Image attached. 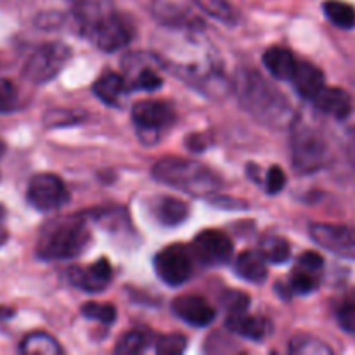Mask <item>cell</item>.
I'll list each match as a JSON object with an SVG mask.
<instances>
[{
	"label": "cell",
	"instance_id": "6da1fadb",
	"mask_svg": "<svg viewBox=\"0 0 355 355\" xmlns=\"http://www.w3.org/2000/svg\"><path fill=\"white\" fill-rule=\"evenodd\" d=\"M232 90L239 104L260 123L270 128H288L295 123L290 101L257 69L239 68L232 78Z\"/></svg>",
	"mask_w": 355,
	"mask_h": 355
},
{
	"label": "cell",
	"instance_id": "7a4b0ae2",
	"mask_svg": "<svg viewBox=\"0 0 355 355\" xmlns=\"http://www.w3.org/2000/svg\"><path fill=\"white\" fill-rule=\"evenodd\" d=\"M151 173L153 179L163 186L175 187L198 198L217 193L222 184L217 173L211 172L208 166L175 156H166L156 162Z\"/></svg>",
	"mask_w": 355,
	"mask_h": 355
},
{
	"label": "cell",
	"instance_id": "3957f363",
	"mask_svg": "<svg viewBox=\"0 0 355 355\" xmlns=\"http://www.w3.org/2000/svg\"><path fill=\"white\" fill-rule=\"evenodd\" d=\"M92 239L82 217L61 218L44 229L37 243V255L42 260H68L82 255Z\"/></svg>",
	"mask_w": 355,
	"mask_h": 355
},
{
	"label": "cell",
	"instance_id": "277c9868",
	"mask_svg": "<svg viewBox=\"0 0 355 355\" xmlns=\"http://www.w3.org/2000/svg\"><path fill=\"white\" fill-rule=\"evenodd\" d=\"M291 165L302 175H311L324 168L329 162V146L322 134L307 125H291Z\"/></svg>",
	"mask_w": 355,
	"mask_h": 355
},
{
	"label": "cell",
	"instance_id": "5b68a950",
	"mask_svg": "<svg viewBox=\"0 0 355 355\" xmlns=\"http://www.w3.org/2000/svg\"><path fill=\"white\" fill-rule=\"evenodd\" d=\"M71 58V49L62 42H45L38 45L23 66V76L31 83H47L64 69Z\"/></svg>",
	"mask_w": 355,
	"mask_h": 355
},
{
	"label": "cell",
	"instance_id": "8992f818",
	"mask_svg": "<svg viewBox=\"0 0 355 355\" xmlns=\"http://www.w3.org/2000/svg\"><path fill=\"white\" fill-rule=\"evenodd\" d=\"M175 118V110L165 101H139L132 107V120L137 128L139 137L148 146L156 144L162 130L173 125Z\"/></svg>",
	"mask_w": 355,
	"mask_h": 355
},
{
	"label": "cell",
	"instance_id": "52a82bcc",
	"mask_svg": "<svg viewBox=\"0 0 355 355\" xmlns=\"http://www.w3.org/2000/svg\"><path fill=\"white\" fill-rule=\"evenodd\" d=\"M85 37L90 38L94 45L103 52H116L127 47L134 38V24L123 14L113 10L106 17L94 24L85 31Z\"/></svg>",
	"mask_w": 355,
	"mask_h": 355
},
{
	"label": "cell",
	"instance_id": "ba28073f",
	"mask_svg": "<svg viewBox=\"0 0 355 355\" xmlns=\"http://www.w3.org/2000/svg\"><path fill=\"white\" fill-rule=\"evenodd\" d=\"M26 200L37 210L52 211L68 203L69 191L55 173H37L28 182Z\"/></svg>",
	"mask_w": 355,
	"mask_h": 355
},
{
	"label": "cell",
	"instance_id": "9c48e42d",
	"mask_svg": "<svg viewBox=\"0 0 355 355\" xmlns=\"http://www.w3.org/2000/svg\"><path fill=\"white\" fill-rule=\"evenodd\" d=\"M155 270L159 279L168 286L177 288L193 276V260L191 253L182 245H170L156 253L155 257Z\"/></svg>",
	"mask_w": 355,
	"mask_h": 355
},
{
	"label": "cell",
	"instance_id": "30bf717a",
	"mask_svg": "<svg viewBox=\"0 0 355 355\" xmlns=\"http://www.w3.org/2000/svg\"><path fill=\"white\" fill-rule=\"evenodd\" d=\"M309 231L315 245L342 259L355 260V227L352 225L318 222L312 224Z\"/></svg>",
	"mask_w": 355,
	"mask_h": 355
},
{
	"label": "cell",
	"instance_id": "8fae6325",
	"mask_svg": "<svg viewBox=\"0 0 355 355\" xmlns=\"http://www.w3.org/2000/svg\"><path fill=\"white\" fill-rule=\"evenodd\" d=\"M193 253L201 263L205 266H224L232 259V246L231 238L225 232L215 231V229H207L201 231L193 241Z\"/></svg>",
	"mask_w": 355,
	"mask_h": 355
},
{
	"label": "cell",
	"instance_id": "7c38bea8",
	"mask_svg": "<svg viewBox=\"0 0 355 355\" xmlns=\"http://www.w3.org/2000/svg\"><path fill=\"white\" fill-rule=\"evenodd\" d=\"M68 279L73 286L87 293H99L110 286L113 279V269L107 259H99L87 267H69Z\"/></svg>",
	"mask_w": 355,
	"mask_h": 355
},
{
	"label": "cell",
	"instance_id": "4fadbf2b",
	"mask_svg": "<svg viewBox=\"0 0 355 355\" xmlns=\"http://www.w3.org/2000/svg\"><path fill=\"white\" fill-rule=\"evenodd\" d=\"M172 311L180 321L193 328H207L214 322L215 309L198 295H180L172 302Z\"/></svg>",
	"mask_w": 355,
	"mask_h": 355
},
{
	"label": "cell",
	"instance_id": "5bb4252c",
	"mask_svg": "<svg viewBox=\"0 0 355 355\" xmlns=\"http://www.w3.org/2000/svg\"><path fill=\"white\" fill-rule=\"evenodd\" d=\"M151 14L156 21L170 28H179V30L203 28V21L193 10L173 0H155L151 3Z\"/></svg>",
	"mask_w": 355,
	"mask_h": 355
},
{
	"label": "cell",
	"instance_id": "9a60e30c",
	"mask_svg": "<svg viewBox=\"0 0 355 355\" xmlns=\"http://www.w3.org/2000/svg\"><path fill=\"white\" fill-rule=\"evenodd\" d=\"M225 328L253 342H262L272 333V324L269 319L262 315H250L246 314V311L229 314V318L225 319Z\"/></svg>",
	"mask_w": 355,
	"mask_h": 355
},
{
	"label": "cell",
	"instance_id": "2e32d148",
	"mask_svg": "<svg viewBox=\"0 0 355 355\" xmlns=\"http://www.w3.org/2000/svg\"><path fill=\"white\" fill-rule=\"evenodd\" d=\"M312 103L321 113L336 118V120H345L352 113V97L347 90L338 89V87L324 85L312 99Z\"/></svg>",
	"mask_w": 355,
	"mask_h": 355
},
{
	"label": "cell",
	"instance_id": "e0dca14e",
	"mask_svg": "<svg viewBox=\"0 0 355 355\" xmlns=\"http://www.w3.org/2000/svg\"><path fill=\"white\" fill-rule=\"evenodd\" d=\"M290 82L293 83V89L300 94L304 99L312 101L319 94V90L324 87V73L315 64L307 61H297L295 71L291 75Z\"/></svg>",
	"mask_w": 355,
	"mask_h": 355
},
{
	"label": "cell",
	"instance_id": "ac0fdd59",
	"mask_svg": "<svg viewBox=\"0 0 355 355\" xmlns=\"http://www.w3.org/2000/svg\"><path fill=\"white\" fill-rule=\"evenodd\" d=\"M151 214L165 227H177L189 217V207L186 201L173 196H158L151 201Z\"/></svg>",
	"mask_w": 355,
	"mask_h": 355
},
{
	"label": "cell",
	"instance_id": "d6986e66",
	"mask_svg": "<svg viewBox=\"0 0 355 355\" xmlns=\"http://www.w3.org/2000/svg\"><path fill=\"white\" fill-rule=\"evenodd\" d=\"M71 3L75 19L83 33L114 10L111 0H71Z\"/></svg>",
	"mask_w": 355,
	"mask_h": 355
},
{
	"label": "cell",
	"instance_id": "ffe728a7",
	"mask_svg": "<svg viewBox=\"0 0 355 355\" xmlns=\"http://www.w3.org/2000/svg\"><path fill=\"white\" fill-rule=\"evenodd\" d=\"M236 274L253 284H262L267 279V262L262 253L255 250L243 252L234 262Z\"/></svg>",
	"mask_w": 355,
	"mask_h": 355
},
{
	"label": "cell",
	"instance_id": "44dd1931",
	"mask_svg": "<svg viewBox=\"0 0 355 355\" xmlns=\"http://www.w3.org/2000/svg\"><path fill=\"white\" fill-rule=\"evenodd\" d=\"M94 94L97 99L103 101L107 106H116L120 103L121 96L128 92V85L125 83L123 76L114 71H106L96 80L92 85Z\"/></svg>",
	"mask_w": 355,
	"mask_h": 355
},
{
	"label": "cell",
	"instance_id": "7402d4cb",
	"mask_svg": "<svg viewBox=\"0 0 355 355\" xmlns=\"http://www.w3.org/2000/svg\"><path fill=\"white\" fill-rule=\"evenodd\" d=\"M263 66L276 80H290L297 66V59L291 51L284 47H270L263 52Z\"/></svg>",
	"mask_w": 355,
	"mask_h": 355
},
{
	"label": "cell",
	"instance_id": "603a6c76",
	"mask_svg": "<svg viewBox=\"0 0 355 355\" xmlns=\"http://www.w3.org/2000/svg\"><path fill=\"white\" fill-rule=\"evenodd\" d=\"M21 352L30 354V355H59L62 354L61 345L58 343V340L52 338L51 335L42 331L30 333L23 338L21 342Z\"/></svg>",
	"mask_w": 355,
	"mask_h": 355
},
{
	"label": "cell",
	"instance_id": "cb8c5ba5",
	"mask_svg": "<svg viewBox=\"0 0 355 355\" xmlns=\"http://www.w3.org/2000/svg\"><path fill=\"white\" fill-rule=\"evenodd\" d=\"M259 252L262 253V257L266 259V262L276 263V266L288 262V260H290V255H291L290 243L277 234L263 236V238L260 239Z\"/></svg>",
	"mask_w": 355,
	"mask_h": 355
},
{
	"label": "cell",
	"instance_id": "d4e9b609",
	"mask_svg": "<svg viewBox=\"0 0 355 355\" xmlns=\"http://www.w3.org/2000/svg\"><path fill=\"white\" fill-rule=\"evenodd\" d=\"M321 283V272H314V270L304 269V267H295L293 274L288 283V293L297 295H311L314 293Z\"/></svg>",
	"mask_w": 355,
	"mask_h": 355
},
{
	"label": "cell",
	"instance_id": "484cf974",
	"mask_svg": "<svg viewBox=\"0 0 355 355\" xmlns=\"http://www.w3.org/2000/svg\"><path fill=\"white\" fill-rule=\"evenodd\" d=\"M326 17L331 21L335 26L342 30H350L355 28V9L350 3L342 2V0H326L322 3Z\"/></svg>",
	"mask_w": 355,
	"mask_h": 355
},
{
	"label": "cell",
	"instance_id": "4316f807",
	"mask_svg": "<svg viewBox=\"0 0 355 355\" xmlns=\"http://www.w3.org/2000/svg\"><path fill=\"white\" fill-rule=\"evenodd\" d=\"M290 354L293 355H331L333 349L318 336L298 333L290 340Z\"/></svg>",
	"mask_w": 355,
	"mask_h": 355
},
{
	"label": "cell",
	"instance_id": "83f0119b",
	"mask_svg": "<svg viewBox=\"0 0 355 355\" xmlns=\"http://www.w3.org/2000/svg\"><path fill=\"white\" fill-rule=\"evenodd\" d=\"M203 12L214 19L222 21L224 24H236L239 19V12L227 0H193Z\"/></svg>",
	"mask_w": 355,
	"mask_h": 355
},
{
	"label": "cell",
	"instance_id": "f1b7e54d",
	"mask_svg": "<svg viewBox=\"0 0 355 355\" xmlns=\"http://www.w3.org/2000/svg\"><path fill=\"white\" fill-rule=\"evenodd\" d=\"M82 315L92 321L101 322L104 326H111L116 321V309L111 304H97V302H89L82 305Z\"/></svg>",
	"mask_w": 355,
	"mask_h": 355
},
{
	"label": "cell",
	"instance_id": "f546056e",
	"mask_svg": "<svg viewBox=\"0 0 355 355\" xmlns=\"http://www.w3.org/2000/svg\"><path fill=\"white\" fill-rule=\"evenodd\" d=\"M148 347V336L141 331H128L118 340L114 352L121 355H137L142 354Z\"/></svg>",
	"mask_w": 355,
	"mask_h": 355
},
{
	"label": "cell",
	"instance_id": "4dcf8cb0",
	"mask_svg": "<svg viewBox=\"0 0 355 355\" xmlns=\"http://www.w3.org/2000/svg\"><path fill=\"white\" fill-rule=\"evenodd\" d=\"M83 113L76 110H49L45 113V125L47 127H69V125H75L78 121H82Z\"/></svg>",
	"mask_w": 355,
	"mask_h": 355
},
{
	"label": "cell",
	"instance_id": "1f68e13d",
	"mask_svg": "<svg viewBox=\"0 0 355 355\" xmlns=\"http://www.w3.org/2000/svg\"><path fill=\"white\" fill-rule=\"evenodd\" d=\"M187 338L182 335H163L155 342V352L159 355H179L186 350Z\"/></svg>",
	"mask_w": 355,
	"mask_h": 355
},
{
	"label": "cell",
	"instance_id": "d6a6232c",
	"mask_svg": "<svg viewBox=\"0 0 355 355\" xmlns=\"http://www.w3.org/2000/svg\"><path fill=\"white\" fill-rule=\"evenodd\" d=\"M162 85V76H159L153 68H144L139 71V75L135 76L134 82L128 85V92H130V90H148V92H153V90L159 89Z\"/></svg>",
	"mask_w": 355,
	"mask_h": 355
},
{
	"label": "cell",
	"instance_id": "836d02e7",
	"mask_svg": "<svg viewBox=\"0 0 355 355\" xmlns=\"http://www.w3.org/2000/svg\"><path fill=\"white\" fill-rule=\"evenodd\" d=\"M19 104V94L10 80L0 78V113H10Z\"/></svg>",
	"mask_w": 355,
	"mask_h": 355
},
{
	"label": "cell",
	"instance_id": "e575fe53",
	"mask_svg": "<svg viewBox=\"0 0 355 355\" xmlns=\"http://www.w3.org/2000/svg\"><path fill=\"white\" fill-rule=\"evenodd\" d=\"M222 305L225 307V311L229 314H236V312H245L250 307V297L243 291L236 290H227L222 295Z\"/></svg>",
	"mask_w": 355,
	"mask_h": 355
},
{
	"label": "cell",
	"instance_id": "d590c367",
	"mask_svg": "<svg viewBox=\"0 0 355 355\" xmlns=\"http://www.w3.org/2000/svg\"><path fill=\"white\" fill-rule=\"evenodd\" d=\"M336 321L340 328L349 335L355 336V300L345 302L342 307L336 311Z\"/></svg>",
	"mask_w": 355,
	"mask_h": 355
},
{
	"label": "cell",
	"instance_id": "8d00e7d4",
	"mask_svg": "<svg viewBox=\"0 0 355 355\" xmlns=\"http://www.w3.org/2000/svg\"><path fill=\"white\" fill-rule=\"evenodd\" d=\"M286 186V175H284L283 168L277 165L270 166L269 172L266 175V187L269 194H277L284 189Z\"/></svg>",
	"mask_w": 355,
	"mask_h": 355
},
{
	"label": "cell",
	"instance_id": "74e56055",
	"mask_svg": "<svg viewBox=\"0 0 355 355\" xmlns=\"http://www.w3.org/2000/svg\"><path fill=\"white\" fill-rule=\"evenodd\" d=\"M297 266L309 270H314V272H322V269H324V259L315 252H305L298 257Z\"/></svg>",
	"mask_w": 355,
	"mask_h": 355
},
{
	"label": "cell",
	"instance_id": "f35d334b",
	"mask_svg": "<svg viewBox=\"0 0 355 355\" xmlns=\"http://www.w3.org/2000/svg\"><path fill=\"white\" fill-rule=\"evenodd\" d=\"M61 23H62V16L58 12H45V14H42V16L37 17L38 26L47 28V30L58 28Z\"/></svg>",
	"mask_w": 355,
	"mask_h": 355
},
{
	"label": "cell",
	"instance_id": "ab89813d",
	"mask_svg": "<svg viewBox=\"0 0 355 355\" xmlns=\"http://www.w3.org/2000/svg\"><path fill=\"white\" fill-rule=\"evenodd\" d=\"M211 203L217 205V207H220V208H229V210H245V208H248V205H246L245 201L232 200V198H227V196L214 198V200H211Z\"/></svg>",
	"mask_w": 355,
	"mask_h": 355
},
{
	"label": "cell",
	"instance_id": "60d3db41",
	"mask_svg": "<svg viewBox=\"0 0 355 355\" xmlns=\"http://www.w3.org/2000/svg\"><path fill=\"white\" fill-rule=\"evenodd\" d=\"M186 144L187 149H191V151L201 153L207 149V137L203 134H193L186 139Z\"/></svg>",
	"mask_w": 355,
	"mask_h": 355
},
{
	"label": "cell",
	"instance_id": "b9f144b4",
	"mask_svg": "<svg viewBox=\"0 0 355 355\" xmlns=\"http://www.w3.org/2000/svg\"><path fill=\"white\" fill-rule=\"evenodd\" d=\"M259 173H260V168L255 165V163H250V165L246 166V175H248L252 180H255L257 184L262 182V179L259 177Z\"/></svg>",
	"mask_w": 355,
	"mask_h": 355
},
{
	"label": "cell",
	"instance_id": "7bdbcfd3",
	"mask_svg": "<svg viewBox=\"0 0 355 355\" xmlns=\"http://www.w3.org/2000/svg\"><path fill=\"white\" fill-rule=\"evenodd\" d=\"M7 239H9V232H7L6 229H3L2 225H0V248H2V246L6 245Z\"/></svg>",
	"mask_w": 355,
	"mask_h": 355
},
{
	"label": "cell",
	"instance_id": "ee69618b",
	"mask_svg": "<svg viewBox=\"0 0 355 355\" xmlns=\"http://www.w3.org/2000/svg\"><path fill=\"white\" fill-rule=\"evenodd\" d=\"M3 153H6V144H3L2 141H0V158L3 156Z\"/></svg>",
	"mask_w": 355,
	"mask_h": 355
}]
</instances>
